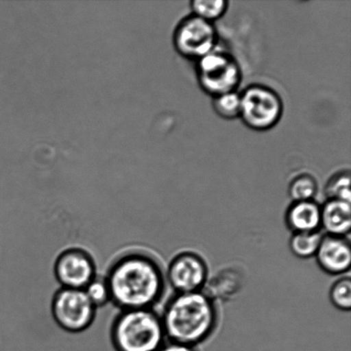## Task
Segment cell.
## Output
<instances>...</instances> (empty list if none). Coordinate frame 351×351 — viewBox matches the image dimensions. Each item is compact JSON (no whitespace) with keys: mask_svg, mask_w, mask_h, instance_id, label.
<instances>
[{"mask_svg":"<svg viewBox=\"0 0 351 351\" xmlns=\"http://www.w3.org/2000/svg\"><path fill=\"white\" fill-rule=\"evenodd\" d=\"M111 302L120 311L154 308L166 291V275L159 261L143 251L120 254L105 276Z\"/></svg>","mask_w":351,"mask_h":351,"instance_id":"cell-1","label":"cell"},{"mask_svg":"<svg viewBox=\"0 0 351 351\" xmlns=\"http://www.w3.org/2000/svg\"><path fill=\"white\" fill-rule=\"evenodd\" d=\"M169 341L199 345L208 339L218 323L215 302L203 291L175 293L160 315Z\"/></svg>","mask_w":351,"mask_h":351,"instance_id":"cell-2","label":"cell"},{"mask_svg":"<svg viewBox=\"0 0 351 351\" xmlns=\"http://www.w3.org/2000/svg\"><path fill=\"white\" fill-rule=\"evenodd\" d=\"M166 339L162 319L154 308L120 311L110 330L114 351H160Z\"/></svg>","mask_w":351,"mask_h":351,"instance_id":"cell-3","label":"cell"},{"mask_svg":"<svg viewBox=\"0 0 351 351\" xmlns=\"http://www.w3.org/2000/svg\"><path fill=\"white\" fill-rule=\"evenodd\" d=\"M239 118L256 132H267L280 123L284 102L274 89L263 84H251L240 94Z\"/></svg>","mask_w":351,"mask_h":351,"instance_id":"cell-4","label":"cell"},{"mask_svg":"<svg viewBox=\"0 0 351 351\" xmlns=\"http://www.w3.org/2000/svg\"><path fill=\"white\" fill-rule=\"evenodd\" d=\"M195 74L199 88L212 98L237 92L243 79L236 58L216 50L196 61Z\"/></svg>","mask_w":351,"mask_h":351,"instance_id":"cell-5","label":"cell"},{"mask_svg":"<svg viewBox=\"0 0 351 351\" xmlns=\"http://www.w3.org/2000/svg\"><path fill=\"white\" fill-rule=\"evenodd\" d=\"M97 309L84 290L60 287L51 302V313L58 328L70 333H81L94 323Z\"/></svg>","mask_w":351,"mask_h":351,"instance_id":"cell-6","label":"cell"},{"mask_svg":"<svg viewBox=\"0 0 351 351\" xmlns=\"http://www.w3.org/2000/svg\"><path fill=\"white\" fill-rule=\"evenodd\" d=\"M218 32L213 23L189 15L176 26L173 43L180 56L195 62L215 50Z\"/></svg>","mask_w":351,"mask_h":351,"instance_id":"cell-7","label":"cell"},{"mask_svg":"<svg viewBox=\"0 0 351 351\" xmlns=\"http://www.w3.org/2000/svg\"><path fill=\"white\" fill-rule=\"evenodd\" d=\"M165 275L175 293H191L203 291L209 278V269L199 254L186 250L170 261Z\"/></svg>","mask_w":351,"mask_h":351,"instance_id":"cell-8","label":"cell"},{"mask_svg":"<svg viewBox=\"0 0 351 351\" xmlns=\"http://www.w3.org/2000/svg\"><path fill=\"white\" fill-rule=\"evenodd\" d=\"M53 274L60 287L84 290L97 276V269L90 253L82 247H71L58 254Z\"/></svg>","mask_w":351,"mask_h":351,"instance_id":"cell-9","label":"cell"},{"mask_svg":"<svg viewBox=\"0 0 351 351\" xmlns=\"http://www.w3.org/2000/svg\"><path fill=\"white\" fill-rule=\"evenodd\" d=\"M316 263L323 271L330 275L348 273L351 264V247L347 237L326 235L315 254Z\"/></svg>","mask_w":351,"mask_h":351,"instance_id":"cell-10","label":"cell"},{"mask_svg":"<svg viewBox=\"0 0 351 351\" xmlns=\"http://www.w3.org/2000/svg\"><path fill=\"white\" fill-rule=\"evenodd\" d=\"M285 223L292 233L315 232L321 229V205L315 199L292 202L285 212Z\"/></svg>","mask_w":351,"mask_h":351,"instance_id":"cell-11","label":"cell"},{"mask_svg":"<svg viewBox=\"0 0 351 351\" xmlns=\"http://www.w3.org/2000/svg\"><path fill=\"white\" fill-rule=\"evenodd\" d=\"M321 229L326 235L348 236L351 229L350 202L326 199L321 205Z\"/></svg>","mask_w":351,"mask_h":351,"instance_id":"cell-12","label":"cell"},{"mask_svg":"<svg viewBox=\"0 0 351 351\" xmlns=\"http://www.w3.org/2000/svg\"><path fill=\"white\" fill-rule=\"evenodd\" d=\"M206 287H208L206 291H202L213 300V298L228 299L235 297L240 291L242 287V277L235 270L226 268L220 270L211 280L208 278L204 289Z\"/></svg>","mask_w":351,"mask_h":351,"instance_id":"cell-13","label":"cell"},{"mask_svg":"<svg viewBox=\"0 0 351 351\" xmlns=\"http://www.w3.org/2000/svg\"><path fill=\"white\" fill-rule=\"evenodd\" d=\"M323 236L324 234L322 230L315 232L292 233L289 241V247L295 257L308 259L315 256Z\"/></svg>","mask_w":351,"mask_h":351,"instance_id":"cell-14","label":"cell"},{"mask_svg":"<svg viewBox=\"0 0 351 351\" xmlns=\"http://www.w3.org/2000/svg\"><path fill=\"white\" fill-rule=\"evenodd\" d=\"M318 189V182L314 176L302 173L292 179L288 186V194L292 202L312 201Z\"/></svg>","mask_w":351,"mask_h":351,"instance_id":"cell-15","label":"cell"},{"mask_svg":"<svg viewBox=\"0 0 351 351\" xmlns=\"http://www.w3.org/2000/svg\"><path fill=\"white\" fill-rule=\"evenodd\" d=\"M228 7L229 2L226 0H193L191 2L192 15L212 23L221 19Z\"/></svg>","mask_w":351,"mask_h":351,"instance_id":"cell-16","label":"cell"},{"mask_svg":"<svg viewBox=\"0 0 351 351\" xmlns=\"http://www.w3.org/2000/svg\"><path fill=\"white\" fill-rule=\"evenodd\" d=\"M324 192L326 199H339L350 202V171H341L332 175L325 185Z\"/></svg>","mask_w":351,"mask_h":351,"instance_id":"cell-17","label":"cell"},{"mask_svg":"<svg viewBox=\"0 0 351 351\" xmlns=\"http://www.w3.org/2000/svg\"><path fill=\"white\" fill-rule=\"evenodd\" d=\"M213 111L223 119L233 120L240 117L241 99L237 92L227 93L213 98Z\"/></svg>","mask_w":351,"mask_h":351,"instance_id":"cell-18","label":"cell"},{"mask_svg":"<svg viewBox=\"0 0 351 351\" xmlns=\"http://www.w3.org/2000/svg\"><path fill=\"white\" fill-rule=\"evenodd\" d=\"M329 299L336 308L341 311H350L351 308V280L343 276L332 285L329 291Z\"/></svg>","mask_w":351,"mask_h":351,"instance_id":"cell-19","label":"cell"},{"mask_svg":"<svg viewBox=\"0 0 351 351\" xmlns=\"http://www.w3.org/2000/svg\"><path fill=\"white\" fill-rule=\"evenodd\" d=\"M84 291L96 309L104 307L111 302V293L105 276H99L97 274Z\"/></svg>","mask_w":351,"mask_h":351,"instance_id":"cell-20","label":"cell"},{"mask_svg":"<svg viewBox=\"0 0 351 351\" xmlns=\"http://www.w3.org/2000/svg\"><path fill=\"white\" fill-rule=\"evenodd\" d=\"M160 351H198L195 346L186 345V343L169 341L164 343Z\"/></svg>","mask_w":351,"mask_h":351,"instance_id":"cell-21","label":"cell"}]
</instances>
